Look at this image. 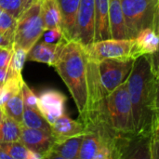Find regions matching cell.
I'll return each instance as SVG.
<instances>
[{
  "mask_svg": "<svg viewBox=\"0 0 159 159\" xmlns=\"http://www.w3.org/2000/svg\"><path fill=\"white\" fill-rule=\"evenodd\" d=\"M109 7L110 0H95L94 41L112 38L109 22Z\"/></svg>",
  "mask_w": 159,
  "mask_h": 159,
  "instance_id": "obj_15",
  "label": "cell"
},
{
  "mask_svg": "<svg viewBox=\"0 0 159 159\" xmlns=\"http://www.w3.org/2000/svg\"><path fill=\"white\" fill-rule=\"evenodd\" d=\"M4 116H5V113H4V111L2 110V108H0V123L2 122Z\"/></svg>",
  "mask_w": 159,
  "mask_h": 159,
  "instance_id": "obj_39",
  "label": "cell"
},
{
  "mask_svg": "<svg viewBox=\"0 0 159 159\" xmlns=\"http://www.w3.org/2000/svg\"><path fill=\"white\" fill-rule=\"evenodd\" d=\"M134 60L132 57L110 58L98 62L100 79L107 94L127 82L132 71Z\"/></svg>",
  "mask_w": 159,
  "mask_h": 159,
  "instance_id": "obj_6",
  "label": "cell"
},
{
  "mask_svg": "<svg viewBox=\"0 0 159 159\" xmlns=\"http://www.w3.org/2000/svg\"><path fill=\"white\" fill-rule=\"evenodd\" d=\"M23 109H24V102H23L21 89L14 93L2 107V110L4 111L5 115L8 116L9 117L13 118L14 120H16L20 124L22 122Z\"/></svg>",
  "mask_w": 159,
  "mask_h": 159,
  "instance_id": "obj_21",
  "label": "cell"
},
{
  "mask_svg": "<svg viewBox=\"0 0 159 159\" xmlns=\"http://www.w3.org/2000/svg\"><path fill=\"white\" fill-rule=\"evenodd\" d=\"M150 158L159 159V134L152 133L149 141Z\"/></svg>",
  "mask_w": 159,
  "mask_h": 159,
  "instance_id": "obj_29",
  "label": "cell"
},
{
  "mask_svg": "<svg viewBox=\"0 0 159 159\" xmlns=\"http://www.w3.org/2000/svg\"><path fill=\"white\" fill-rule=\"evenodd\" d=\"M43 36H44V41L49 44H58L65 39L61 28L46 29L43 33Z\"/></svg>",
  "mask_w": 159,
  "mask_h": 159,
  "instance_id": "obj_28",
  "label": "cell"
},
{
  "mask_svg": "<svg viewBox=\"0 0 159 159\" xmlns=\"http://www.w3.org/2000/svg\"><path fill=\"white\" fill-rule=\"evenodd\" d=\"M109 22L112 38L127 39L128 32L120 0H110Z\"/></svg>",
  "mask_w": 159,
  "mask_h": 159,
  "instance_id": "obj_17",
  "label": "cell"
},
{
  "mask_svg": "<svg viewBox=\"0 0 159 159\" xmlns=\"http://www.w3.org/2000/svg\"><path fill=\"white\" fill-rule=\"evenodd\" d=\"M17 19L0 8V33L14 39Z\"/></svg>",
  "mask_w": 159,
  "mask_h": 159,
  "instance_id": "obj_25",
  "label": "cell"
},
{
  "mask_svg": "<svg viewBox=\"0 0 159 159\" xmlns=\"http://www.w3.org/2000/svg\"><path fill=\"white\" fill-rule=\"evenodd\" d=\"M27 51L21 48L13 47V54L8 65L7 75H21V70L27 60Z\"/></svg>",
  "mask_w": 159,
  "mask_h": 159,
  "instance_id": "obj_24",
  "label": "cell"
},
{
  "mask_svg": "<svg viewBox=\"0 0 159 159\" xmlns=\"http://www.w3.org/2000/svg\"><path fill=\"white\" fill-rule=\"evenodd\" d=\"M39 0H22L23 3V9H27L28 7H30L33 4H34L35 2H37Z\"/></svg>",
  "mask_w": 159,
  "mask_h": 159,
  "instance_id": "obj_37",
  "label": "cell"
},
{
  "mask_svg": "<svg viewBox=\"0 0 159 159\" xmlns=\"http://www.w3.org/2000/svg\"><path fill=\"white\" fill-rule=\"evenodd\" d=\"M84 134L55 140L48 152L43 158L49 159H77Z\"/></svg>",
  "mask_w": 159,
  "mask_h": 159,
  "instance_id": "obj_11",
  "label": "cell"
},
{
  "mask_svg": "<svg viewBox=\"0 0 159 159\" xmlns=\"http://www.w3.org/2000/svg\"><path fill=\"white\" fill-rule=\"evenodd\" d=\"M132 45L133 38H110L101 41H94L86 47L84 46V48L89 60L100 62L104 59L130 57Z\"/></svg>",
  "mask_w": 159,
  "mask_h": 159,
  "instance_id": "obj_7",
  "label": "cell"
},
{
  "mask_svg": "<svg viewBox=\"0 0 159 159\" xmlns=\"http://www.w3.org/2000/svg\"><path fill=\"white\" fill-rule=\"evenodd\" d=\"M41 15L45 29L61 28V16L56 0H41Z\"/></svg>",
  "mask_w": 159,
  "mask_h": 159,
  "instance_id": "obj_18",
  "label": "cell"
},
{
  "mask_svg": "<svg viewBox=\"0 0 159 159\" xmlns=\"http://www.w3.org/2000/svg\"><path fill=\"white\" fill-rule=\"evenodd\" d=\"M102 118L117 131L135 134L132 104L127 82L107 95Z\"/></svg>",
  "mask_w": 159,
  "mask_h": 159,
  "instance_id": "obj_3",
  "label": "cell"
},
{
  "mask_svg": "<svg viewBox=\"0 0 159 159\" xmlns=\"http://www.w3.org/2000/svg\"><path fill=\"white\" fill-rule=\"evenodd\" d=\"M157 77L152 72L149 56L134 60L127 86L132 104L135 134L149 138L155 119V93Z\"/></svg>",
  "mask_w": 159,
  "mask_h": 159,
  "instance_id": "obj_1",
  "label": "cell"
},
{
  "mask_svg": "<svg viewBox=\"0 0 159 159\" xmlns=\"http://www.w3.org/2000/svg\"><path fill=\"white\" fill-rule=\"evenodd\" d=\"M0 47L13 48V39L2 33H0Z\"/></svg>",
  "mask_w": 159,
  "mask_h": 159,
  "instance_id": "obj_32",
  "label": "cell"
},
{
  "mask_svg": "<svg viewBox=\"0 0 159 159\" xmlns=\"http://www.w3.org/2000/svg\"><path fill=\"white\" fill-rule=\"evenodd\" d=\"M41 15V0L25 9L17 19L13 47L21 48L27 52L38 42L45 31Z\"/></svg>",
  "mask_w": 159,
  "mask_h": 159,
  "instance_id": "obj_4",
  "label": "cell"
},
{
  "mask_svg": "<svg viewBox=\"0 0 159 159\" xmlns=\"http://www.w3.org/2000/svg\"><path fill=\"white\" fill-rule=\"evenodd\" d=\"M129 38L142 30L153 28L159 0H120Z\"/></svg>",
  "mask_w": 159,
  "mask_h": 159,
  "instance_id": "obj_5",
  "label": "cell"
},
{
  "mask_svg": "<svg viewBox=\"0 0 159 159\" xmlns=\"http://www.w3.org/2000/svg\"><path fill=\"white\" fill-rule=\"evenodd\" d=\"M61 16V31L67 41L74 40L80 0H56Z\"/></svg>",
  "mask_w": 159,
  "mask_h": 159,
  "instance_id": "obj_12",
  "label": "cell"
},
{
  "mask_svg": "<svg viewBox=\"0 0 159 159\" xmlns=\"http://www.w3.org/2000/svg\"><path fill=\"white\" fill-rule=\"evenodd\" d=\"M21 92H22L24 105L34 108V109H38V107H37L38 97L33 92V90L27 86V84L25 82H23L21 85Z\"/></svg>",
  "mask_w": 159,
  "mask_h": 159,
  "instance_id": "obj_27",
  "label": "cell"
},
{
  "mask_svg": "<svg viewBox=\"0 0 159 159\" xmlns=\"http://www.w3.org/2000/svg\"><path fill=\"white\" fill-rule=\"evenodd\" d=\"M94 32L95 0H80L74 40L86 47L94 41Z\"/></svg>",
  "mask_w": 159,
  "mask_h": 159,
  "instance_id": "obj_8",
  "label": "cell"
},
{
  "mask_svg": "<svg viewBox=\"0 0 159 159\" xmlns=\"http://www.w3.org/2000/svg\"><path fill=\"white\" fill-rule=\"evenodd\" d=\"M155 117L159 116V77L156 81V93H155Z\"/></svg>",
  "mask_w": 159,
  "mask_h": 159,
  "instance_id": "obj_33",
  "label": "cell"
},
{
  "mask_svg": "<svg viewBox=\"0 0 159 159\" xmlns=\"http://www.w3.org/2000/svg\"><path fill=\"white\" fill-rule=\"evenodd\" d=\"M66 97L54 89L44 91L38 97L37 107L40 113L52 125L57 118L65 115Z\"/></svg>",
  "mask_w": 159,
  "mask_h": 159,
  "instance_id": "obj_9",
  "label": "cell"
},
{
  "mask_svg": "<svg viewBox=\"0 0 159 159\" xmlns=\"http://www.w3.org/2000/svg\"><path fill=\"white\" fill-rule=\"evenodd\" d=\"M8 67H0V83H4L7 76Z\"/></svg>",
  "mask_w": 159,
  "mask_h": 159,
  "instance_id": "obj_35",
  "label": "cell"
},
{
  "mask_svg": "<svg viewBox=\"0 0 159 159\" xmlns=\"http://www.w3.org/2000/svg\"><path fill=\"white\" fill-rule=\"evenodd\" d=\"M149 56V61H150V65L153 74L157 78L159 77V48L154 53L148 55Z\"/></svg>",
  "mask_w": 159,
  "mask_h": 159,
  "instance_id": "obj_31",
  "label": "cell"
},
{
  "mask_svg": "<svg viewBox=\"0 0 159 159\" xmlns=\"http://www.w3.org/2000/svg\"><path fill=\"white\" fill-rule=\"evenodd\" d=\"M0 8L15 19H18L24 11L22 0H0Z\"/></svg>",
  "mask_w": 159,
  "mask_h": 159,
  "instance_id": "obj_26",
  "label": "cell"
},
{
  "mask_svg": "<svg viewBox=\"0 0 159 159\" xmlns=\"http://www.w3.org/2000/svg\"><path fill=\"white\" fill-rule=\"evenodd\" d=\"M22 125L5 115L0 123V143H12L20 141Z\"/></svg>",
  "mask_w": 159,
  "mask_h": 159,
  "instance_id": "obj_19",
  "label": "cell"
},
{
  "mask_svg": "<svg viewBox=\"0 0 159 159\" xmlns=\"http://www.w3.org/2000/svg\"><path fill=\"white\" fill-rule=\"evenodd\" d=\"M88 57L83 45L75 40H62L55 64L57 73L67 86L79 115L86 111L88 91Z\"/></svg>",
  "mask_w": 159,
  "mask_h": 159,
  "instance_id": "obj_2",
  "label": "cell"
},
{
  "mask_svg": "<svg viewBox=\"0 0 159 159\" xmlns=\"http://www.w3.org/2000/svg\"><path fill=\"white\" fill-rule=\"evenodd\" d=\"M61 42L58 44H49L45 41L35 43L28 51L27 60L42 62L49 66H54L59 54Z\"/></svg>",
  "mask_w": 159,
  "mask_h": 159,
  "instance_id": "obj_16",
  "label": "cell"
},
{
  "mask_svg": "<svg viewBox=\"0 0 159 159\" xmlns=\"http://www.w3.org/2000/svg\"><path fill=\"white\" fill-rule=\"evenodd\" d=\"M3 84H4V83H0V92H1V89H2V87H3Z\"/></svg>",
  "mask_w": 159,
  "mask_h": 159,
  "instance_id": "obj_40",
  "label": "cell"
},
{
  "mask_svg": "<svg viewBox=\"0 0 159 159\" xmlns=\"http://www.w3.org/2000/svg\"><path fill=\"white\" fill-rule=\"evenodd\" d=\"M0 159H11V157L2 148H0Z\"/></svg>",
  "mask_w": 159,
  "mask_h": 159,
  "instance_id": "obj_38",
  "label": "cell"
},
{
  "mask_svg": "<svg viewBox=\"0 0 159 159\" xmlns=\"http://www.w3.org/2000/svg\"><path fill=\"white\" fill-rule=\"evenodd\" d=\"M152 133H156V134H159V116H157L153 121L152 124V129H151V134ZM150 134V135H151Z\"/></svg>",
  "mask_w": 159,
  "mask_h": 159,
  "instance_id": "obj_34",
  "label": "cell"
},
{
  "mask_svg": "<svg viewBox=\"0 0 159 159\" xmlns=\"http://www.w3.org/2000/svg\"><path fill=\"white\" fill-rule=\"evenodd\" d=\"M21 125L29 129L51 130V125L48 122L38 109H34L25 105L22 114Z\"/></svg>",
  "mask_w": 159,
  "mask_h": 159,
  "instance_id": "obj_20",
  "label": "cell"
},
{
  "mask_svg": "<svg viewBox=\"0 0 159 159\" xmlns=\"http://www.w3.org/2000/svg\"><path fill=\"white\" fill-rule=\"evenodd\" d=\"M54 141L55 138L51 130L29 129L23 126L21 128L20 142L42 158L48 152Z\"/></svg>",
  "mask_w": 159,
  "mask_h": 159,
  "instance_id": "obj_10",
  "label": "cell"
},
{
  "mask_svg": "<svg viewBox=\"0 0 159 159\" xmlns=\"http://www.w3.org/2000/svg\"><path fill=\"white\" fill-rule=\"evenodd\" d=\"M13 54V48L0 47V67H8Z\"/></svg>",
  "mask_w": 159,
  "mask_h": 159,
  "instance_id": "obj_30",
  "label": "cell"
},
{
  "mask_svg": "<svg viewBox=\"0 0 159 159\" xmlns=\"http://www.w3.org/2000/svg\"><path fill=\"white\" fill-rule=\"evenodd\" d=\"M0 148H2L11 159L42 158L39 155L29 150L20 141L12 143H0Z\"/></svg>",
  "mask_w": 159,
  "mask_h": 159,
  "instance_id": "obj_22",
  "label": "cell"
},
{
  "mask_svg": "<svg viewBox=\"0 0 159 159\" xmlns=\"http://www.w3.org/2000/svg\"><path fill=\"white\" fill-rule=\"evenodd\" d=\"M153 29L156 31V33L159 35V3L158 7H157V14H156V18H155V22H154Z\"/></svg>",
  "mask_w": 159,
  "mask_h": 159,
  "instance_id": "obj_36",
  "label": "cell"
},
{
  "mask_svg": "<svg viewBox=\"0 0 159 159\" xmlns=\"http://www.w3.org/2000/svg\"><path fill=\"white\" fill-rule=\"evenodd\" d=\"M51 131L55 140H61L85 134L86 127L81 120H73L66 115H63L51 125Z\"/></svg>",
  "mask_w": 159,
  "mask_h": 159,
  "instance_id": "obj_14",
  "label": "cell"
},
{
  "mask_svg": "<svg viewBox=\"0 0 159 159\" xmlns=\"http://www.w3.org/2000/svg\"><path fill=\"white\" fill-rule=\"evenodd\" d=\"M21 75H7L6 81L3 84L0 92V108L7 102V100L16 92L21 89V85L23 83Z\"/></svg>",
  "mask_w": 159,
  "mask_h": 159,
  "instance_id": "obj_23",
  "label": "cell"
},
{
  "mask_svg": "<svg viewBox=\"0 0 159 159\" xmlns=\"http://www.w3.org/2000/svg\"><path fill=\"white\" fill-rule=\"evenodd\" d=\"M159 48V35L153 28L142 30L134 38L130 57L136 59L143 55H150Z\"/></svg>",
  "mask_w": 159,
  "mask_h": 159,
  "instance_id": "obj_13",
  "label": "cell"
}]
</instances>
